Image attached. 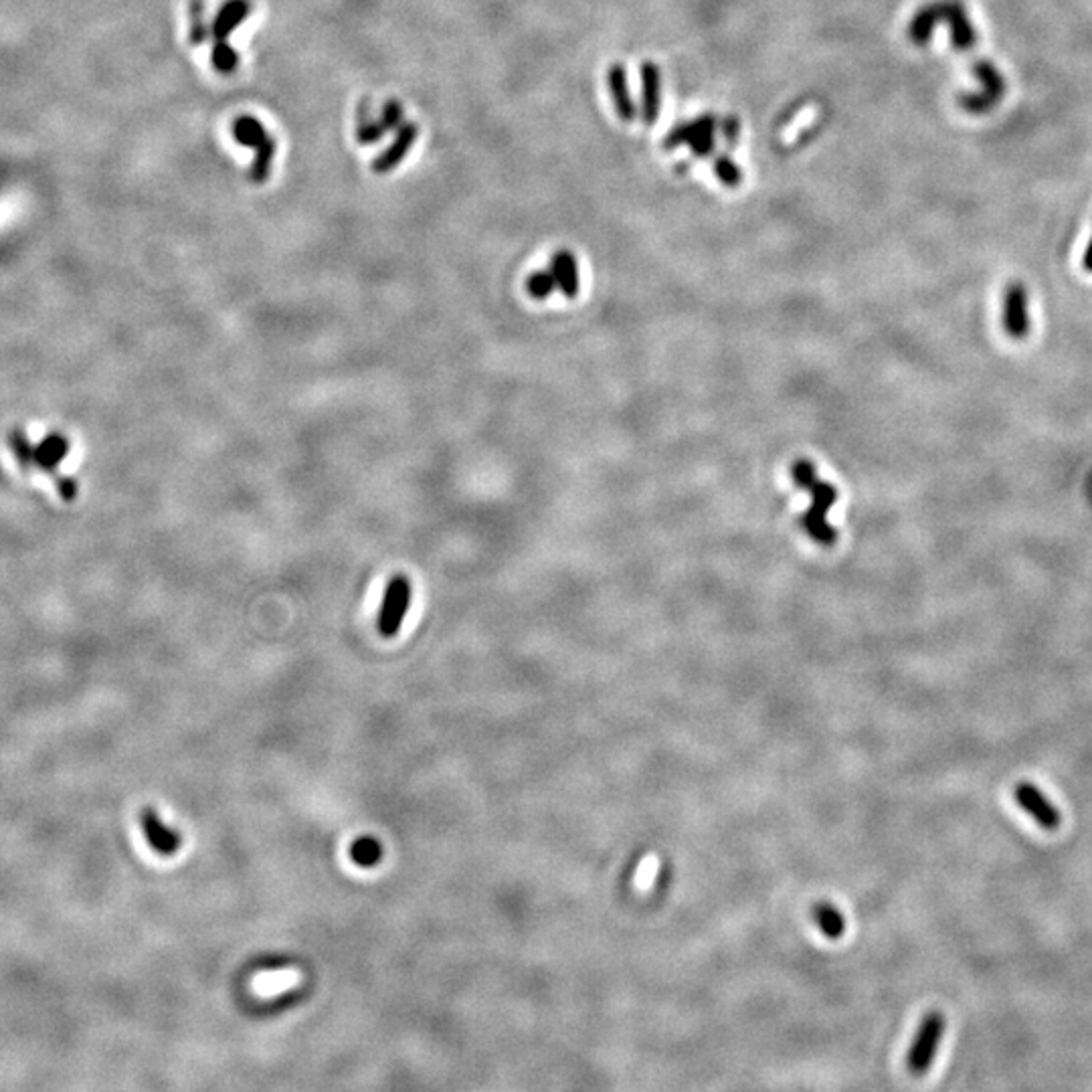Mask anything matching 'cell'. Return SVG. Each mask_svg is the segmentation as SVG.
I'll use <instances>...</instances> for the list:
<instances>
[{
  "instance_id": "6da1fadb",
  "label": "cell",
  "mask_w": 1092,
  "mask_h": 1092,
  "mask_svg": "<svg viewBox=\"0 0 1092 1092\" xmlns=\"http://www.w3.org/2000/svg\"><path fill=\"white\" fill-rule=\"evenodd\" d=\"M7 443L10 447V452L15 454L19 466L24 471L41 470V471L49 473L51 478H53L63 500L71 502V500L77 498V482L73 478H69V475L59 473L61 461L67 457L69 449H71V443L66 435L51 433L45 437L43 441L31 443L27 433H24L21 427H15L7 435Z\"/></svg>"
},
{
  "instance_id": "7a4b0ae2",
  "label": "cell",
  "mask_w": 1092,
  "mask_h": 1092,
  "mask_svg": "<svg viewBox=\"0 0 1092 1092\" xmlns=\"http://www.w3.org/2000/svg\"><path fill=\"white\" fill-rule=\"evenodd\" d=\"M939 24L949 29L950 43L957 51H969L978 43V33H975L969 12L959 0H936V3L924 5L908 24L910 41L924 47Z\"/></svg>"
},
{
  "instance_id": "3957f363",
  "label": "cell",
  "mask_w": 1092,
  "mask_h": 1092,
  "mask_svg": "<svg viewBox=\"0 0 1092 1092\" xmlns=\"http://www.w3.org/2000/svg\"><path fill=\"white\" fill-rule=\"evenodd\" d=\"M807 490L812 492V506L801 514L800 526L821 546H833L838 541V532L830 526L828 512L838 502V487L817 478Z\"/></svg>"
},
{
  "instance_id": "277c9868",
  "label": "cell",
  "mask_w": 1092,
  "mask_h": 1092,
  "mask_svg": "<svg viewBox=\"0 0 1092 1092\" xmlns=\"http://www.w3.org/2000/svg\"><path fill=\"white\" fill-rule=\"evenodd\" d=\"M973 77L978 82V89L959 97L961 108L973 115H983L995 110L1006 96V80L992 61L978 59L973 63Z\"/></svg>"
},
{
  "instance_id": "5b68a950",
  "label": "cell",
  "mask_w": 1092,
  "mask_h": 1092,
  "mask_svg": "<svg viewBox=\"0 0 1092 1092\" xmlns=\"http://www.w3.org/2000/svg\"><path fill=\"white\" fill-rule=\"evenodd\" d=\"M233 138L241 146L255 148L257 154L249 166V178L253 183H265L272 172V162L276 154V142L260 120L251 115H241L233 124Z\"/></svg>"
},
{
  "instance_id": "8992f818",
  "label": "cell",
  "mask_w": 1092,
  "mask_h": 1092,
  "mask_svg": "<svg viewBox=\"0 0 1092 1092\" xmlns=\"http://www.w3.org/2000/svg\"><path fill=\"white\" fill-rule=\"evenodd\" d=\"M943 1032H945V1018L941 1016L939 1011H931L929 1016L922 1020L915 1040H912V1046L908 1050L906 1069L910 1074L922 1076L931 1069L933 1062H935V1056H936V1050H939Z\"/></svg>"
},
{
  "instance_id": "52a82bcc",
  "label": "cell",
  "mask_w": 1092,
  "mask_h": 1092,
  "mask_svg": "<svg viewBox=\"0 0 1092 1092\" xmlns=\"http://www.w3.org/2000/svg\"><path fill=\"white\" fill-rule=\"evenodd\" d=\"M411 603V583L407 576H395L384 591L381 611L377 618V629L382 637H395L401 632L405 615Z\"/></svg>"
},
{
  "instance_id": "ba28073f",
  "label": "cell",
  "mask_w": 1092,
  "mask_h": 1092,
  "mask_svg": "<svg viewBox=\"0 0 1092 1092\" xmlns=\"http://www.w3.org/2000/svg\"><path fill=\"white\" fill-rule=\"evenodd\" d=\"M1013 795H1016L1018 805L1036 821L1040 828H1044L1048 831H1055L1060 828L1062 814L1050 803V800L1034 785V783L1020 781Z\"/></svg>"
},
{
  "instance_id": "9c48e42d",
  "label": "cell",
  "mask_w": 1092,
  "mask_h": 1092,
  "mask_svg": "<svg viewBox=\"0 0 1092 1092\" xmlns=\"http://www.w3.org/2000/svg\"><path fill=\"white\" fill-rule=\"evenodd\" d=\"M1004 328L1013 340H1022L1030 332V302L1022 281H1010L1004 293Z\"/></svg>"
},
{
  "instance_id": "30bf717a",
  "label": "cell",
  "mask_w": 1092,
  "mask_h": 1092,
  "mask_svg": "<svg viewBox=\"0 0 1092 1092\" xmlns=\"http://www.w3.org/2000/svg\"><path fill=\"white\" fill-rule=\"evenodd\" d=\"M140 824H142L144 836H146L150 847L157 854L174 856L178 850H181V844H183L181 836H178V831H174L172 828L164 824L157 809H152V807L142 809V814H140Z\"/></svg>"
},
{
  "instance_id": "8fae6325",
  "label": "cell",
  "mask_w": 1092,
  "mask_h": 1092,
  "mask_svg": "<svg viewBox=\"0 0 1092 1092\" xmlns=\"http://www.w3.org/2000/svg\"><path fill=\"white\" fill-rule=\"evenodd\" d=\"M684 142L692 146V150L696 152V157H706V154L712 150V144H714V118L706 115V118H700L694 124L678 126L676 130L667 136L666 146L674 148V146L684 144Z\"/></svg>"
},
{
  "instance_id": "7c38bea8",
  "label": "cell",
  "mask_w": 1092,
  "mask_h": 1092,
  "mask_svg": "<svg viewBox=\"0 0 1092 1092\" xmlns=\"http://www.w3.org/2000/svg\"><path fill=\"white\" fill-rule=\"evenodd\" d=\"M417 134H419L417 126L413 122H405L399 130H396L395 142L381 154L375 164H372V171L377 174H387L395 169V166H399L407 157V152L413 148Z\"/></svg>"
},
{
  "instance_id": "4fadbf2b",
  "label": "cell",
  "mask_w": 1092,
  "mask_h": 1092,
  "mask_svg": "<svg viewBox=\"0 0 1092 1092\" xmlns=\"http://www.w3.org/2000/svg\"><path fill=\"white\" fill-rule=\"evenodd\" d=\"M550 272L555 276L557 288L567 295L575 298L579 293V267H576L575 255L569 251H559L550 262Z\"/></svg>"
},
{
  "instance_id": "5bb4252c",
  "label": "cell",
  "mask_w": 1092,
  "mask_h": 1092,
  "mask_svg": "<svg viewBox=\"0 0 1092 1092\" xmlns=\"http://www.w3.org/2000/svg\"><path fill=\"white\" fill-rule=\"evenodd\" d=\"M247 15H249L247 0H229L223 8L218 10V15L211 24L215 41H227V37L247 19Z\"/></svg>"
},
{
  "instance_id": "9a60e30c",
  "label": "cell",
  "mask_w": 1092,
  "mask_h": 1092,
  "mask_svg": "<svg viewBox=\"0 0 1092 1092\" xmlns=\"http://www.w3.org/2000/svg\"><path fill=\"white\" fill-rule=\"evenodd\" d=\"M812 917L814 922L817 924V929L824 933L828 939H842L845 935V919L838 906H833L830 903H817L812 908Z\"/></svg>"
},
{
  "instance_id": "2e32d148",
  "label": "cell",
  "mask_w": 1092,
  "mask_h": 1092,
  "mask_svg": "<svg viewBox=\"0 0 1092 1092\" xmlns=\"http://www.w3.org/2000/svg\"><path fill=\"white\" fill-rule=\"evenodd\" d=\"M660 112V75L653 66H644V115L651 124Z\"/></svg>"
},
{
  "instance_id": "e0dca14e",
  "label": "cell",
  "mask_w": 1092,
  "mask_h": 1092,
  "mask_svg": "<svg viewBox=\"0 0 1092 1092\" xmlns=\"http://www.w3.org/2000/svg\"><path fill=\"white\" fill-rule=\"evenodd\" d=\"M609 85H611V92L615 97V106H618V112L623 120H634L636 110L632 104V97H629L627 92V80H625V69L621 67H613L609 73Z\"/></svg>"
},
{
  "instance_id": "ac0fdd59",
  "label": "cell",
  "mask_w": 1092,
  "mask_h": 1092,
  "mask_svg": "<svg viewBox=\"0 0 1092 1092\" xmlns=\"http://www.w3.org/2000/svg\"><path fill=\"white\" fill-rule=\"evenodd\" d=\"M389 130L384 127V124L379 120H372L368 115V108L361 106L358 110V126H356V138L361 144H377L379 140L384 138Z\"/></svg>"
},
{
  "instance_id": "d6986e66",
  "label": "cell",
  "mask_w": 1092,
  "mask_h": 1092,
  "mask_svg": "<svg viewBox=\"0 0 1092 1092\" xmlns=\"http://www.w3.org/2000/svg\"><path fill=\"white\" fill-rule=\"evenodd\" d=\"M351 856H352V860H354V862L358 866L372 868L382 858V847L379 845L377 840L363 838V840L354 842L352 850H351Z\"/></svg>"
},
{
  "instance_id": "ffe728a7",
  "label": "cell",
  "mask_w": 1092,
  "mask_h": 1092,
  "mask_svg": "<svg viewBox=\"0 0 1092 1092\" xmlns=\"http://www.w3.org/2000/svg\"><path fill=\"white\" fill-rule=\"evenodd\" d=\"M213 66L218 73H233L239 67V53L227 41H215L213 47Z\"/></svg>"
},
{
  "instance_id": "44dd1931",
  "label": "cell",
  "mask_w": 1092,
  "mask_h": 1092,
  "mask_svg": "<svg viewBox=\"0 0 1092 1092\" xmlns=\"http://www.w3.org/2000/svg\"><path fill=\"white\" fill-rule=\"evenodd\" d=\"M211 29L207 21H204V7L195 0V3H190V41L195 45H202L207 43Z\"/></svg>"
},
{
  "instance_id": "7402d4cb",
  "label": "cell",
  "mask_w": 1092,
  "mask_h": 1092,
  "mask_svg": "<svg viewBox=\"0 0 1092 1092\" xmlns=\"http://www.w3.org/2000/svg\"><path fill=\"white\" fill-rule=\"evenodd\" d=\"M526 288H529V293L536 300H545L548 295L557 290V281L555 276L548 269V272H536L529 277L526 281Z\"/></svg>"
},
{
  "instance_id": "603a6c76",
  "label": "cell",
  "mask_w": 1092,
  "mask_h": 1092,
  "mask_svg": "<svg viewBox=\"0 0 1092 1092\" xmlns=\"http://www.w3.org/2000/svg\"><path fill=\"white\" fill-rule=\"evenodd\" d=\"M817 478H819L817 470L809 459H798L791 468V480L795 486L801 487V490H807Z\"/></svg>"
},
{
  "instance_id": "cb8c5ba5",
  "label": "cell",
  "mask_w": 1092,
  "mask_h": 1092,
  "mask_svg": "<svg viewBox=\"0 0 1092 1092\" xmlns=\"http://www.w3.org/2000/svg\"><path fill=\"white\" fill-rule=\"evenodd\" d=\"M381 122L384 124V127H387L389 132L399 130V127L405 124V115H403V108H401L399 101H389V104L382 108Z\"/></svg>"
},
{
  "instance_id": "d4e9b609",
  "label": "cell",
  "mask_w": 1092,
  "mask_h": 1092,
  "mask_svg": "<svg viewBox=\"0 0 1092 1092\" xmlns=\"http://www.w3.org/2000/svg\"><path fill=\"white\" fill-rule=\"evenodd\" d=\"M716 174L723 178V181L730 187H735L740 181V172H739V166L732 164L728 158H721L716 162Z\"/></svg>"
},
{
  "instance_id": "484cf974",
  "label": "cell",
  "mask_w": 1092,
  "mask_h": 1092,
  "mask_svg": "<svg viewBox=\"0 0 1092 1092\" xmlns=\"http://www.w3.org/2000/svg\"><path fill=\"white\" fill-rule=\"evenodd\" d=\"M1083 265L1088 274H1092V235L1088 239V246H1086L1085 255H1083Z\"/></svg>"
},
{
  "instance_id": "4316f807",
  "label": "cell",
  "mask_w": 1092,
  "mask_h": 1092,
  "mask_svg": "<svg viewBox=\"0 0 1092 1092\" xmlns=\"http://www.w3.org/2000/svg\"><path fill=\"white\" fill-rule=\"evenodd\" d=\"M735 134L739 136V124L735 120H728L726 122V138L730 142H735Z\"/></svg>"
}]
</instances>
